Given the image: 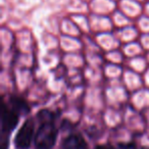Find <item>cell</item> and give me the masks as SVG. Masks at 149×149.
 Masks as SVG:
<instances>
[{
	"mask_svg": "<svg viewBox=\"0 0 149 149\" xmlns=\"http://www.w3.org/2000/svg\"><path fill=\"white\" fill-rule=\"evenodd\" d=\"M8 147V138L4 137L1 139V145H0V149H7Z\"/></svg>",
	"mask_w": 149,
	"mask_h": 149,
	"instance_id": "cell-6",
	"label": "cell"
},
{
	"mask_svg": "<svg viewBox=\"0 0 149 149\" xmlns=\"http://www.w3.org/2000/svg\"><path fill=\"white\" fill-rule=\"evenodd\" d=\"M19 123V116L17 111L13 109H8L4 103H2L1 107V126H2V132L8 133L15 128Z\"/></svg>",
	"mask_w": 149,
	"mask_h": 149,
	"instance_id": "cell-3",
	"label": "cell"
},
{
	"mask_svg": "<svg viewBox=\"0 0 149 149\" xmlns=\"http://www.w3.org/2000/svg\"><path fill=\"white\" fill-rule=\"evenodd\" d=\"M11 104L13 106V110H15V111H21L23 113L29 111V107L27 106L26 102L17 97H15L11 99Z\"/></svg>",
	"mask_w": 149,
	"mask_h": 149,
	"instance_id": "cell-5",
	"label": "cell"
},
{
	"mask_svg": "<svg viewBox=\"0 0 149 149\" xmlns=\"http://www.w3.org/2000/svg\"><path fill=\"white\" fill-rule=\"evenodd\" d=\"M57 138V131L51 122H44L35 135V146L37 149H51Z\"/></svg>",
	"mask_w": 149,
	"mask_h": 149,
	"instance_id": "cell-1",
	"label": "cell"
},
{
	"mask_svg": "<svg viewBox=\"0 0 149 149\" xmlns=\"http://www.w3.org/2000/svg\"><path fill=\"white\" fill-rule=\"evenodd\" d=\"M95 149H114L112 146H110V145L106 144V145H98V146H96Z\"/></svg>",
	"mask_w": 149,
	"mask_h": 149,
	"instance_id": "cell-7",
	"label": "cell"
},
{
	"mask_svg": "<svg viewBox=\"0 0 149 149\" xmlns=\"http://www.w3.org/2000/svg\"><path fill=\"white\" fill-rule=\"evenodd\" d=\"M34 135V123L32 120H28L24 123L15 137V146L19 149H28L31 146Z\"/></svg>",
	"mask_w": 149,
	"mask_h": 149,
	"instance_id": "cell-2",
	"label": "cell"
},
{
	"mask_svg": "<svg viewBox=\"0 0 149 149\" xmlns=\"http://www.w3.org/2000/svg\"><path fill=\"white\" fill-rule=\"evenodd\" d=\"M143 149H149V148H146V147H144V148H143Z\"/></svg>",
	"mask_w": 149,
	"mask_h": 149,
	"instance_id": "cell-8",
	"label": "cell"
},
{
	"mask_svg": "<svg viewBox=\"0 0 149 149\" xmlns=\"http://www.w3.org/2000/svg\"><path fill=\"white\" fill-rule=\"evenodd\" d=\"M63 149H88L85 139L79 134H72L68 136L62 142Z\"/></svg>",
	"mask_w": 149,
	"mask_h": 149,
	"instance_id": "cell-4",
	"label": "cell"
}]
</instances>
